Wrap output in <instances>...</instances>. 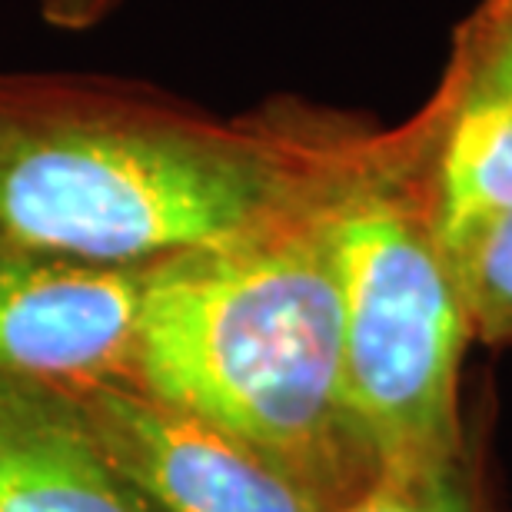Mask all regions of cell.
<instances>
[{"mask_svg": "<svg viewBox=\"0 0 512 512\" xmlns=\"http://www.w3.org/2000/svg\"><path fill=\"white\" fill-rule=\"evenodd\" d=\"M50 389L157 512H323L270 459L140 386L90 380Z\"/></svg>", "mask_w": 512, "mask_h": 512, "instance_id": "obj_4", "label": "cell"}, {"mask_svg": "<svg viewBox=\"0 0 512 512\" xmlns=\"http://www.w3.org/2000/svg\"><path fill=\"white\" fill-rule=\"evenodd\" d=\"M147 266L0 250V376L133 383Z\"/></svg>", "mask_w": 512, "mask_h": 512, "instance_id": "obj_5", "label": "cell"}, {"mask_svg": "<svg viewBox=\"0 0 512 512\" xmlns=\"http://www.w3.org/2000/svg\"><path fill=\"white\" fill-rule=\"evenodd\" d=\"M449 54L512 100V0H483L453 30Z\"/></svg>", "mask_w": 512, "mask_h": 512, "instance_id": "obj_10", "label": "cell"}, {"mask_svg": "<svg viewBox=\"0 0 512 512\" xmlns=\"http://www.w3.org/2000/svg\"><path fill=\"white\" fill-rule=\"evenodd\" d=\"M120 0H37L47 24L60 30H87L97 20H104Z\"/></svg>", "mask_w": 512, "mask_h": 512, "instance_id": "obj_11", "label": "cell"}, {"mask_svg": "<svg viewBox=\"0 0 512 512\" xmlns=\"http://www.w3.org/2000/svg\"><path fill=\"white\" fill-rule=\"evenodd\" d=\"M300 193L283 104L240 120L110 77L0 70V250L147 266Z\"/></svg>", "mask_w": 512, "mask_h": 512, "instance_id": "obj_1", "label": "cell"}, {"mask_svg": "<svg viewBox=\"0 0 512 512\" xmlns=\"http://www.w3.org/2000/svg\"><path fill=\"white\" fill-rule=\"evenodd\" d=\"M0 512H157L57 389L0 376Z\"/></svg>", "mask_w": 512, "mask_h": 512, "instance_id": "obj_6", "label": "cell"}, {"mask_svg": "<svg viewBox=\"0 0 512 512\" xmlns=\"http://www.w3.org/2000/svg\"><path fill=\"white\" fill-rule=\"evenodd\" d=\"M330 512H476L456 466L423 473H380L363 493Z\"/></svg>", "mask_w": 512, "mask_h": 512, "instance_id": "obj_9", "label": "cell"}, {"mask_svg": "<svg viewBox=\"0 0 512 512\" xmlns=\"http://www.w3.org/2000/svg\"><path fill=\"white\" fill-rule=\"evenodd\" d=\"M419 114L429 137V207L453 260L469 237L512 217V100L449 54Z\"/></svg>", "mask_w": 512, "mask_h": 512, "instance_id": "obj_7", "label": "cell"}, {"mask_svg": "<svg viewBox=\"0 0 512 512\" xmlns=\"http://www.w3.org/2000/svg\"><path fill=\"white\" fill-rule=\"evenodd\" d=\"M133 386L240 439L323 512L380 476L346 403L340 290L303 167L270 220L147 266Z\"/></svg>", "mask_w": 512, "mask_h": 512, "instance_id": "obj_2", "label": "cell"}, {"mask_svg": "<svg viewBox=\"0 0 512 512\" xmlns=\"http://www.w3.org/2000/svg\"><path fill=\"white\" fill-rule=\"evenodd\" d=\"M303 203L330 253L343 310V383L380 473L459 463V366L469 326L439 243L426 180V120L380 130L283 100Z\"/></svg>", "mask_w": 512, "mask_h": 512, "instance_id": "obj_3", "label": "cell"}, {"mask_svg": "<svg viewBox=\"0 0 512 512\" xmlns=\"http://www.w3.org/2000/svg\"><path fill=\"white\" fill-rule=\"evenodd\" d=\"M473 340L512 343V217L469 237L453 253Z\"/></svg>", "mask_w": 512, "mask_h": 512, "instance_id": "obj_8", "label": "cell"}]
</instances>
